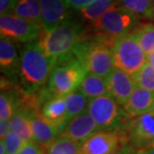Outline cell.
<instances>
[{
	"mask_svg": "<svg viewBox=\"0 0 154 154\" xmlns=\"http://www.w3.org/2000/svg\"><path fill=\"white\" fill-rule=\"evenodd\" d=\"M149 1H150V2H151L152 4H154V0H149Z\"/></svg>",
	"mask_w": 154,
	"mask_h": 154,
	"instance_id": "obj_38",
	"label": "cell"
},
{
	"mask_svg": "<svg viewBox=\"0 0 154 154\" xmlns=\"http://www.w3.org/2000/svg\"><path fill=\"white\" fill-rule=\"evenodd\" d=\"M115 67L134 75L146 64V55L131 32L118 38L112 47Z\"/></svg>",
	"mask_w": 154,
	"mask_h": 154,
	"instance_id": "obj_7",
	"label": "cell"
},
{
	"mask_svg": "<svg viewBox=\"0 0 154 154\" xmlns=\"http://www.w3.org/2000/svg\"><path fill=\"white\" fill-rule=\"evenodd\" d=\"M150 19H152V21H154V11H153V12H152V14L151 17H150Z\"/></svg>",
	"mask_w": 154,
	"mask_h": 154,
	"instance_id": "obj_37",
	"label": "cell"
},
{
	"mask_svg": "<svg viewBox=\"0 0 154 154\" xmlns=\"http://www.w3.org/2000/svg\"><path fill=\"white\" fill-rule=\"evenodd\" d=\"M94 0H65L68 6L74 10L82 11L89 5Z\"/></svg>",
	"mask_w": 154,
	"mask_h": 154,
	"instance_id": "obj_30",
	"label": "cell"
},
{
	"mask_svg": "<svg viewBox=\"0 0 154 154\" xmlns=\"http://www.w3.org/2000/svg\"><path fill=\"white\" fill-rule=\"evenodd\" d=\"M108 94L116 101L122 105L130 98L134 89L137 88L136 82L131 75L114 67L109 76L106 78Z\"/></svg>",
	"mask_w": 154,
	"mask_h": 154,
	"instance_id": "obj_11",
	"label": "cell"
},
{
	"mask_svg": "<svg viewBox=\"0 0 154 154\" xmlns=\"http://www.w3.org/2000/svg\"><path fill=\"white\" fill-rule=\"evenodd\" d=\"M136 152H137L133 150L128 144L125 143L124 145H122L114 154H136Z\"/></svg>",
	"mask_w": 154,
	"mask_h": 154,
	"instance_id": "obj_33",
	"label": "cell"
},
{
	"mask_svg": "<svg viewBox=\"0 0 154 154\" xmlns=\"http://www.w3.org/2000/svg\"><path fill=\"white\" fill-rule=\"evenodd\" d=\"M88 111L99 131L115 130L122 133L130 120L125 115L122 105L110 95H104L89 101Z\"/></svg>",
	"mask_w": 154,
	"mask_h": 154,
	"instance_id": "obj_6",
	"label": "cell"
},
{
	"mask_svg": "<svg viewBox=\"0 0 154 154\" xmlns=\"http://www.w3.org/2000/svg\"><path fill=\"white\" fill-rule=\"evenodd\" d=\"M44 147L35 141L26 142L19 154H45Z\"/></svg>",
	"mask_w": 154,
	"mask_h": 154,
	"instance_id": "obj_29",
	"label": "cell"
},
{
	"mask_svg": "<svg viewBox=\"0 0 154 154\" xmlns=\"http://www.w3.org/2000/svg\"><path fill=\"white\" fill-rule=\"evenodd\" d=\"M99 131L96 122L88 110H86L82 114L77 116L69 122L60 135L82 144L86 140Z\"/></svg>",
	"mask_w": 154,
	"mask_h": 154,
	"instance_id": "obj_13",
	"label": "cell"
},
{
	"mask_svg": "<svg viewBox=\"0 0 154 154\" xmlns=\"http://www.w3.org/2000/svg\"><path fill=\"white\" fill-rule=\"evenodd\" d=\"M67 106V122L72 120L77 116L82 114L88 110L89 99L77 89L76 91L64 96Z\"/></svg>",
	"mask_w": 154,
	"mask_h": 154,
	"instance_id": "obj_21",
	"label": "cell"
},
{
	"mask_svg": "<svg viewBox=\"0 0 154 154\" xmlns=\"http://www.w3.org/2000/svg\"><path fill=\"white\" fill-rule=\"evenodd\" d=\"M21 96L10 90H1L0 95V117L3 120H11L19 108Z\"/></svg>",
	"mask_w": 154,
	"mask_h": 154,
	"instance_id": "obj_25",
	"label": "cell"
},
{
	"mask_svg": "<svg viewBox=\"0 0 154 154\" xmlns=\"http://www.w3.org/2000/svg\"><path fill=\"white\" fill-rule=\"evenodd\" d=\"M116 4V0H94L89 5L80 11L81 16L85 20L94 23L113 8Z\"/></svg>",
	"mask_w": 154,
	"mask_h": 154,
	"instance_id": "obj_22",
	"label": "cell"
},
{
	"mask_svg": "<svg viewBox=\"0 0 154 154\" xmlns=\"http://www.w3.org/2000/svg\"><path fill=\"white\" fill-rule=\"evenodd\" d=\"M11 128V120H3L0 119V138L1 140H4V138L10 132Z\"/></svg>",
	"mask_w": 154,
	"mask_h": 154,
	"instance_id": "obj_32",
	"label": "cell"
},
{
	"mask_svg": "<svg viewBox=\"0 0 154 154\" xmlns=\"http://www.w3.org/2000/svg\"><path fill=\"white\" fill-rule=\"evenodd\" d=\"M21 55L17 52L16 41L6 38L0 39V66L1 71L11 78L19 74Z\"/></svg>",
	"mask_w": 154,
	"mask_h": 154,
	"instance_id": "obj_16",
	"label": "cell"
},
{
	"mask_svg": "<svg viewBox=\"0 0 154 154\" xmlns=\"http://www.w3.org/2000/svg\"><path fill=\"white\" fill-rule=\"evenodd\" d=\"M138 24V17L116 4L96 22L92 23L99 37L97 39L112 47L117 38L131 33Z\"/></svg>",
	"mask_w": 154,
	"mask_h": 154,
	"instance_id": "obj_5",
	"label": "cell"
},
{
	"mask_svg": "<svg viewBox=\"0 0 154 154\" xmlns=\"http://www.w3.org/2000/svg\"><path fill=\"white\" fill-rule=\"evenodd\" d=\"M82 144L65 136H59L46 149V154H80Z\"/></svg>",
	"mask_w": 154,
	"mask_h": 154,
	"instance_id": "obj_26",
	"label": "cell"
},
{
	"mask_svg": "<svg viewBox=\"0 0 154 154\" xmlns=\"http://www.w3.org/2000/svg\"><path fill=\"white\" fill-rule=\"evenodd\" d=\"M0 154H7L6 147L3 140H1V142H0Z\"/></svg>",
	"mask_w": 154,
	"mask_h": 154,
	"instance_id": "obj_36",
	"label": "cell"
},
{
	"mask_svg": "<svg viewBox=\"0 0 154 154\" xmlns=\"http://www.w3.org/2000/svg\"><path fill=\"white\" fill-rule=\"evenodd\" d=\"M43 18V29L49 32L69 18V8L65 0H39Z\"/></svg>",
	"mask_w": 154,
	"mask_h": 154,
	"instance_id": "obj_15",
	"label": "cell"
},
{
	"mask_svg": "<svg viewBox=\"0 0 154 154\" xmlns=\"http://www.w3.org/2000/svg\"><path fill=\"white\" fill-rule=\"evenodd\" d=\"M72 51L82 62L88 73L99 77L106 79L115 67L112 46L99 39H84Z\"/></svg>",
	"mask_w": 154,
	"mask_h": 154,
	"instance_id": "obj_4",
	"label": "cell"
},
{
	"mask_svg": "<svg viewBox=\"0 0 154 154\" xmlns=\"http://www.w3.org/2000/svg\"><path fill=\"white\" fill-rule=\"evenodd\" d=\"M43 28L11 13L0 17L1 38L13 41L30 43L38 38Z\"/></svg>",
	"mask_w": 154,
	"mask_h": 154,
	"instance_id": "obj_9",
	"label": "cell"
},
{
	"mask_svg": "<svg viewBox=\"0 0 154 154\" xmlns=\"http://www.w3.org/2000/svg\"><path fill=\"white\" fill-rule=\"evenodd\" d=\"M41 116L51 124L58 127L66 126L67 106L64 97H53L47 99L42 106L40 111Z\"/></svg>",
	"mask_w": 154,
	"mask_h": 154,
	"instance_id": "obj_17",
	"label": "cell"
},
{
	"mask_svg": "<svg viewBox=\"0 0 154 154\" xmlns=\"http://www.w3.org/2000/svg\"><path fill=\"white\" fill-rule=\"evenodd\" d=\"M139 44L147 56L154 51V24L140 23L132 31Z\"/></svg>",
	"mask_w": 154,
	"mask_h": 154,
	"instance_id": "obj_24",
	"label": "cell"
},
{
	"mask_svg": "<svg viewBox=\"0 0 154 154\" xmlns=\"http://www.w3.org/2000/svg\"><path fill=\"white\" fill-rule=\"evenodd\" d=\"M19 75L22 91L33 95L48 83L56 59L43 51L38 40L28 43L21 51Z\"/></svg>",
	"mask_w": 154,
	"mask_h": 154,
	"instance_id": "obj_1",
	"label": "cell"
},
{
	"mask_svg": "<svg viewBox=\"0 0 154 154\" xmlns=\"http://www.w3.org/2000/svg\"><path fill=\"white\" fill-rule=\"evenodd\" d=\"M116 5L138 18L150 19L154 11L153 4L149 0H116Z\"/></svg>",
	"mask_w": 154,
	"mask_h": 154,
	"instance_id": "obj_23",
	"label": "cell"
},
{
	"mask_svg": "<svg viewBox=\"0 0 154 154\" xmlns=\"http://www.w3.org/2000/svg\"><path fill=\"white\" fill-rule=\"evenodd\" d=\"M82 23L68 18L51 31L42 30L38 42L46 56L57 59L71 51L81 41L86 39Z\"/></svg>",
	"mask_w": 154,
	"mask_h": 154,
	"instance_id": "obj_3",
	"label": "cell"
},
{
	"mask_svg": "<svg viewBox=\"0 0 154 154\" xmlns=\"http://www.w3.org/2000/svg\"><path fill=\"white\" fill-rule=\"evenodd\" d=\"M14 15L29 22L44 28L39 0H19L14 10Z\"/></svg>",
	"mask_w": 154,
	"mask_h": 154,
	"instance_id": "obj_18",
	"label": "cell"
},
{
	"mask_svg": "<svg viewBox=\"0 0 154 154\" xmlns=\"http://www.w3.org/2000/svg\"><path fill=\"white\" fill-rule=\"evenodd\" d=\"M146 63L154 69V51L146 56Z\"/></svg>",
	"mask_w": 154,
	"mask_h": 154,
	"instance_id": "obj_34",
	"label": "cell"
},
{
	"mask_svg": "<svg viewBox=\"0 0 154 154\" xmlns=\"http://www.w3.org/2000/svg\"><path fill=\"white\" fill-rule=\"evenodd\" d=\"M122 133L135 152L154 147V110L129 120Z\"/></svg>",
	"mask_w": 154,
	"mask_h": 154,
	"instance_id": "obj_8",
	"label": "cell"
},
{
	"mask_svg": "<svg viewBox=\"0 0 154 154\" xmlns=\"http://www.w3.org/2000/svg\"><path fill=\"white\" fill-rule=\"evenodd\" d=\"M28 112L33 131V141L47 149L57 139L60 128L45 120L37 109H28Z\"/></svg>",
	"mask_w": 154,
	"mask_h": 154,
	"instance_id": "obj_12",
	"label": "cell"
},
{
	"mask_svg": "<svg viewBox=\"0 0 154 154\" xmlns=\"http://www.w3.org/2000/svg\"><path fill=\"white\" fill-rule=\"evenodd\" d=\"M126 143L123 134L115 130H101L86 140L80 154H114Z\"/></svg>",
	"mask_w": 154,
	"mask_h": 154,
	"instance_id": "obj_10",
	"label": "cell"
},
{
	"mask_svg": "<svg viewBox=\"0 0 154 154\" xmlns=\"http://www.w3.org/2000/svg\"><path fill=\"white\" fill-rule=\"evenodd\" d=\"M136 154H154V147L148 150H145V151H140V152H137Z\"/></svg>",
	"mask_w": 154,
	"mask_h": 154,
	"instance_id": "obj_35",
	"label": "cell"
},
{
	"mask_svg": "<svg viewBox=\"0 0 154 154\" xmlns=\"http://www.w3.org/2000/svg\"><path fill=\"white\" fill-rule=\"evenodd\" d=\"M88 74L82 62L72 51L60 57L56 60L46 88L39 95L41 102L44 101L45 97L47 99L64 97L76 91Z\"/></svg>",
	"mask_w": 154,
	"mask_h": 154,
	"instance_id": "obj_2",
	"label": "cell"
},
{
	"mask_svg": "<svg viewBox=\"0 0 154 154\" xmlns=\"http://www.w3.org/2000/svg\"><path fill=\"white\" fill-rule=\"evenodd\" d=\"M122 107L130 120L154 110V92L137 87Z\"/></svg>",
	"mask_w": 154,
	"mask_h": 154,
	"instance_id": "obj_14",
	"label": "cell"
},
{
	"mask_svg": "<svg viewBox=\"0 0 154 154\" xmlns=\"http://www.w3.org/2000/svg\"><path fill=\"white\" fill-rule=\"evenodd\" d=\"M11 130L17 133L25 142L33 140V131L27 108L19 107L11 117Z\"/></svg>",
	"mask_w": 154,
	"mask_h": 154,
	"instance_id": "obj_20",
	"label": "cell"
},
{
	"mask_svg": "<svg viewBox=\"0 0 154 154\" xmlns=\"http://www.w3.org/2000/svg\"><path fill=\"white\" fill-rule=\"evenodd\" d=\"M19 0H0V14H8L13 11Z\"/></svg>",
	"mask_w": 154,
	"mask_h": 154,
	"instance_id": "obj_31",
	"label": "cell"
},
{
	"mask_svg": "<svg viewBox=\"0 0 154 154\" xmlns=\"http://www.w3.org/2000/svg\"><path fill=\"white\" fill-rule=\"evenodd\" d=\"M78 89L89 99V101L108 94L106 79L91 73H88L86 75Z\"/></svg>",
	"mask_w": 154,
	"mask_h": 154,
	"instance_id": "obj_19",
	"label": "cell"
},
{
	"mask_svg": "<svg viewBox=\"0 0 154 154\" xmlns=\"http://www.w3.org/2000/svg\"><path fill=\"white\" fill-rule=\"evenodd\" d=\"M133 77L137 87L154 92V69L149 63H146Z\"/></svg>",
	"mask_w": 154,
	"mask_h": 154,
	"instance_id": "obj_27",
	"label": "cell"
},
{
	"mask_svg": "<svg viewBox=\"0 0 154 154\" xmlns=\"http://www.w3.org/2000/svg\"><path fill=\"white\" fill-rule=\"evenodd\" d=\"M2 140L5 143L7 154H19L26 143L17 133L12 130Z\"/></svg>",
	"mask_w": 154,
	"mask_h": 154,
	"instance_id": "obj_28",
	"label": "cell"
}]
</instances>
